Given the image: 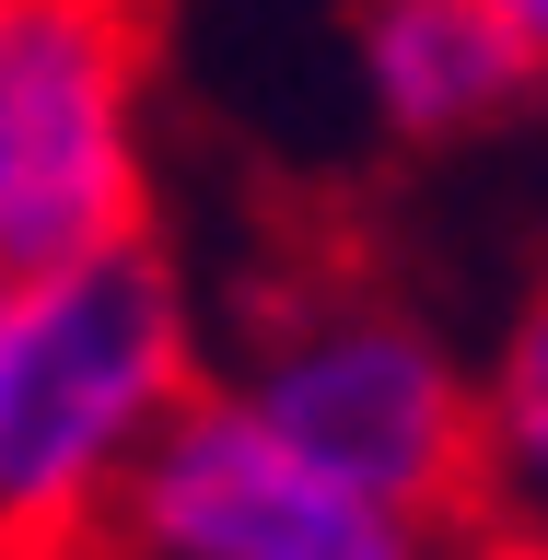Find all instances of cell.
I'll return each mask as SVG.
<instances>
[{
  "label": "cell",
  "instance_id": "ba28073f",
  "mask_svg": "<svg viewBox=\"0 0 548 560\" xmlns=\"http://www.w3.org/2000/svg\"><path fill=\"white\" fill-rule=\"evenodd\" d=\"M479 12H490V24H502V35L525 47V59L548 70V0H479Z\"/></svg>",
  "mask_w": 548,
  "mask_h": 560
},
{
  "label": "cell",
  "instance_id": "52a82bcc",
  "mask_svg": "<svg viewBox=\"0 0 548 560\" xmlns=\"http://www.w3.org/2000/svg\"><path fill=\"white\" fill-rule=\"evenodd\" d=\"M444 560H548V537H537V525L479 514V525H455V537H444Z\"/></svg>",
  "mask_w": 548,
  "mask_h": 560
},
{
  "label": "cell",
  "instance_id": "7a4b0ae2",
  "mask_svg": "<svg viewBox=\"0 0 548 560\" xmlns=\"http://www.w3.org/2000/svg\"><path fill=\"white\" fill-rule=\"evenodd\" d=\"M245 409L315 467L362 479L374 502L420 525H479V374L420 327L385 280L327 269V280H269L222 362Z\"/></svg>",
  "mask_w": 548,
  "mask_h": 560
},
{
  "label": "cell",
  "instance_id": "6da1fadb",
  "mask_svg": "<svg viewBox=\"0 0 548 560\" xmlns=\"http://www.w3.org/2000/svg\"><path fill=\"white\" fill-rule=\"evenodd\" d=\"M210 385L187 280L152 234L12 280L0 350V560H82L164 420Z\"/></svg>",
  "mask_w": 548,
  "mask_h": 560
},
{
  "label": "cell",
  "instance_id": "9c48e42d",
  "mask_svg": "<svg viewBox=\"0 0 548 560\" xmlns=\"http://www.w3.org/2000/svg\"><path fill=\"white\" fill-rule=\"evenodd\" d=\"M0 350H12V269H0Z\"/></svg>",
  "mask_w": 548,
  "mask_h": 560
},
{
  "label": "cell",
  "instance_id": "8992f818",
  "mask_svg": "<svg viewBox=\"0 0 548 560\" xmlns=\"http://www.w3.org/2000/svg\"><path fill=\"white\" fill-rule=\"evenodd\" d=\"M479 514L548 537V292L502 327L479 374Z\"/></svg>",
  "mask_w": 548,
  "mask_h": 560
},
{
  "label": "cell",
  "instance_id": "3957f363",
  "mask_svg": "<svg viewBox=\"0 0 548 560\" xmlns=\"http://www.w3.org/2000/svg\"><path fill=\"white\" fill-rule=\"evenodd\" d=\"M152 234L140 0H0V269L47 280Z\"/></svg>",
  "mask_w": 548,
  "mask_h": 560
},
{
  "label": "cell",
  "instance_id": "277c9868",
  "mask_svg": "<svg viewBox=\"0 0 548 560\" xmlns=\"http://www.w3.org/2000/svg\"><path fill=\"white\" fill-rule=\"evenodd\" d=\"M82 560H444V525L315 467L210 374L164 420V444L129 467L117 514Z\"/></svg>",
  "mask_w": 548,
  "mask_h": 560
},
{
  "label": "cell",
  "instance_id": "5b68a950",
  "mask_svg": "<svg viewBox=\"0 0 548 560\" xmlns=\"http://www.w3.org/2000/svg\"><path fill=\"white\" fill-rule=\"evenodd\" d=\"M350 59H362V105H374V129L397 152H467V140L514 129L548 94V70L479 0H362Z\"/></svg>",
  "mask_w": 548,
  "mask_h": 560
}]
</instances>
